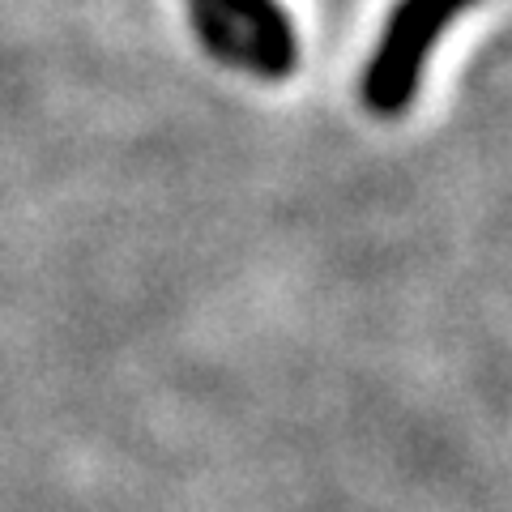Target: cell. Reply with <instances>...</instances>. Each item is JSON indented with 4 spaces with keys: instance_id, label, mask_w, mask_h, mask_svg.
<instances>
[{
    "instance_id": "obj_2",
    "label": "cell",
    "mask_w": 512,
    "mask_h": 512,
    "mask_svg": "<svg viewBox=\"0 0 512 512\" xmlns=\"http://www.w3.org/2000/svg\"><path fill=\"white\" fill-rule=\"evenodd\" d=\"M201 30L222 56L248 60L261 73H286L295 64V30L274 0H192Z\"/></svg>"
},
{
    "instance_id": "obj_1",
    "label": "cell",
    "mask_w": 512,
    "mask_h": 512,
    "mask_svg": "<svg viewBox=\"0 0 512 512\" xmlns=\"http://www.w3.org/2000/svg\"><path fill=\"white\" fill-rule=\"evenodd\" d=\"M470 0H406L402 9L393 13L389 30H384L380 52L372 56V69H367L363 82V99L380 116H397L419 90L423 64L436 47L440 30L466 9Z\"/></svg>"
}]
</instances>
